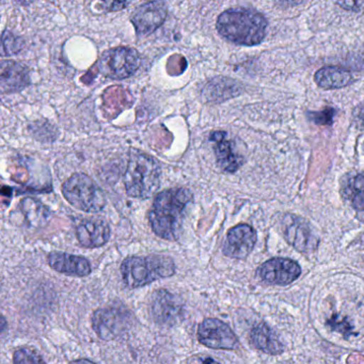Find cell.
Masks as SVG:
<instances>
[{
	"label": "cell",
	"mask_w": 364,
	"mask_h": 364,
	"mask_svg": "<svg viewBox=\"0 0 364 364\" xmlns=\"http://www.w3.org/2000/svg\"><path fill=\"white\" fill-rule=\"evenodd\" d=\"M130 312L122 307H107L93 313L92 326L101 340L111 341L120 338L130 328Z\"/></svg>",
	"instance_id": "7"
},
{
	"label": "cell",
	"mask_w": 364,
	"mask_h": 364,
	"mask_svg": "<svg viewBox=\"0 0 364 364\" xmlns=\"http://www.w3.org/2000/svg\"><path fill=\"white\" fill-rule=\"evenodd\" d=\"M160 175L162 169L155 158L143 152H133L124 175L126 194L133 198H150L160 187Z\"/></svg>",
	"instance_id": "4"
},
{
	"label": "cell",
	"mask_w": 364,
	"mask_h": 364,
	"mask_svg": "<svg viewBox=\"0 0 364 364\" xmlns=\"http://www.w3.org/2000/svg\"><path fill=\"white\" fill-rule=\"evenodd\" d=\"M13 361L14 364H45L41 355L31 347L18 349L14 353Z\"/></svg>",
	"instance_id": "23"
},
{
	"label": "cell",
	"mask_w": 364,
	"mask_h": 364,
	"mask_svg": "<svg viewBox=\"0 0 364 364\" xmlns=\"http://www.w3.org/2000/svg\"><path fill=\"white\" fill-rule=\"evenodd\" d=\"M104 9L107 10V11H118V10L126 9L128 6V3L126 1H105V3L101 4Z\"/></svg>",
	"instance_id": "27"
},
{
	"label": "cell",
	"mask_w": 364,
	"mask_h": 364,
	"mask_svg": "<svg viewBox=\"0 0 364 364\" xmlns=\"http://www.w3.org/2000/svg\"><path fill=\"white\" fill-rule=\"evenodd\" d=\"M314 79L321 88L331 90L344 88L351 84L353 77L346 70L336 67H326L315 73Z\"/></svg>",
	"instance_id": "19"
},
{
	"label": "cell",
	"mask_w": 364,
	"mask_h": 364,
	"mask_svg": "<svg viewBox=\"0 0 364 364\" xmlns=\"http://www.w3.org/2000/svg\"><path fill=\"white\" fill-rule=\"evenodd\" d=\"M168 7L164 1H150L139 6L131 16V22L136 29L137 35H151L158 31L166 21Z\"/></svg>",
	"instance_id": "10"
},
{
	"label": "cell",
	"mask_w": 364,
	"mask_h": 364,
	"mask_svg": "<svg viewBox=\"0 0 364 364\" xmlns=\"http://www.w3.org/2000/svg\"><path fill=\"white\" fill-rule=\"evenodd\" d=\"M282 231L287 243L299 253H312L319 247V238L310 224L297 216H285Z\"/></svg>",
	"instance_id": "9"
},
{
	"label": "cell",
	"mask_w": 364,
	"mask_h": 364,
	"mask_svg": "<svg viewBox=\"0 0 364 364\" xmlns=\"http://www.w3.org/2000/svg\"><path fill=\"white\" fill-rule=\"evenodd\" d=\"M21 205H22L25 217L33 226L43 224L50 216L48 209L33 199H24L21 202Z\"/></svg>",
	"instance_id": "21"
},
{
	"label": "cell",
	"mask_w": 364,
	"mask_h": 364,
	"mask_svg": "<svg viewBox=\"0 0 364 364\" xmlns=\"http://www.w3.org/2000/svg\"><path fill=\"white\" fill-rule=\"evenodd\" d=\"M62 194L70 204L87 213L101 211L106 205L103 190L84 173L71 175L63 183Z\"/></svg>",
	"instance_id": "5"
},
{
	"label": "cell",
	"mask_w": 364,
	"mask_h": 364,
	"mask_svg": "<svg viewBox=\"0 0 364 364\" xmlns=\"http://www.w3.org/2000/svg\"><path fill=\"white\" fill-rule=\"evenodd\" d=\"M151 314L154 321L160 326L175 325L184 314V304L177 296L166 289H160L153 294Z\"/></svg>",
	"instance_id": "11"
},
{
	"label": "cell",
	"mask_w": 364,
	"mask_h": 364,
	"mask_svg": "<svg viewBox=\"0 0 364 364\" xmlns=\"http://www.w3.org/2000/svg\"><path fill=\"white\" fill-rule=\"evenodd\" d=\"M302 274V268L291 259L275 258L262 264L258 276L262 281L272 285H287L294 282Z\"/></svg>",
	"instance_id": "12"
},
{
	"label": "cell",
	"mask_w": 364,
	"mask_h": 364,
	"mask_svg": "<svg viewBox=\"0 0 364 364\" xmlns=\"http://www.w3.org/2000/svg\"><path fill=\"white\" fill-rule=\"evenodd\" d=\"M257 243V233L249 224H241L228 231L224 241V255L232 259L243 260L250 255Z\"/></svg>",
	"instance_id": "13"
},
{
	"label": "cell",
	"mask_w": 364,
	"mask_h": 364,
	"mask_svg": "<svg viewBox=\"0 0 364 364\" xmlns=\"http://www.w3.org/2000/svg\"><path fill=\"white\" fill-rule=\"evenodd\" d=\"M353 121L358 128L364 130V103L360 104L353 110Z\"/></svg>",
	"instance_id": "26"
},
{
	"label": "cell",
	"mask_w": 364,
	"mask_h": 364,
	"mask_svg": "<svg viewBox=\"0 0 364 364\" xmlns=\"http://www.w3.org/2000/svg\"><path fill=\"white\" fill-rule=\"evenodd\" d=\"M24 41L22 38L16 37L10 31H4L3 45H1V55L3 57L11 56V55L18 54L24 48Z\"/></svg>",
	"instance_id": "22"
},
{
	"label": "cell",
	"mask_w": 364,
	"mask_h": 364,
	"mask_svg": "<svg viewBox=\"0 0 364 364\" xmlns=\"http://www.w3.org/2000/svg\"><path fill=\"white\" fill-rule=\"evenodd\" d=\"M250 340L255 348L268 355H279L285 351L282 343L265 324H259L253 328Z\"/></svg>",
	"instance_id": "18"
},
{
	"label": "cell",
	"mask_w": 364,
	"mask_h": 364,
	"mask_svg": "<svg viewBox=\"0 0 364 364\" xmlns=\"http://www.w3.org/2000/svg\"><path fill=\"white\" fill-rule=\"evenodd\" d=\"M347 200L357 211H364V173L355 175L349 180L346 187Z\"/></svg>",
	"instance_id": "20"
},
{
	"label": "cell",
	"mask_w": 364,
	"mask_h": 364,
	"mask_svg": "<svg viewBox=\"0 0 364 364\" xmlns=\"http://www.w3.org/2000/svg\"><path fill=\"white\" fill-rule=\"evenodd\" d=\"M175 274V262L164 255H133L126 258L121 265L122 279L131 289L145 287L160 279L170 278Z\"/></svg>",
	"instance_id": "3"
},
{
	"label": "cell",
	"mask_w": 364,
	"mask_h": 364,
	"mask_svg": "<svg viewBox=\"0 0 364 364\" xmlns=\"http://www.w3.org/2000/svg\"><path fill=\"white\" fill-rule=\"evenodd\" d=\"M336 114V110L332 109V108H327V109L321 110V111L311 112L310 118L313 122L319 124V126H330Z\"/></svg>",
	"instance_id": "25"
},
{
	"label": "cell",
	"mask_w": 364,
	"mask_h": 364,
	"mask_svg": "<svg viewBox=\"0 0 364 364\" xmlns=\"http://www.w3.org/2000/svg\"><path fill=\"white\" fill-rule=\"evenodd\" d=\"M199 342L209 348L233 351L238 346V338L230 326L218 319H206L197 330Z\"/></svg>",
	"instance_id": "8"
},
{
	"label": "cell",
	"mask_w": 364,
	"mask_h": 364,
	"mask_svg": "<svg viewBox=\"0 0 364 364\" xmlns=\"http://www.w3.org/2000/svg\"><path fill=\"white\" fill-rule=\"evenodd\" d=\"M338 5L347 10H359V6H361V3H359V1H346V3H338Z\"/></svg>",
	"instance_id": "28"
},
{
	"label": "cell",
	"mask_w": 364,
	"mask_h": 364,
	"mask_svg": "<svg viewBox=\"0 0 364 364\" xmlns=\"http://www.w3.org/2000/svg\"><path fill=\"white\" fill-rule=\"evenodd\" d=\"M48 264L53 270L71 277H87L92 272L90 262L79 255L65 253H52L48 255Z\"/></svg>",
	"instance_id": "17"
},
{
	"label": "cell",
	"mask_w": 364,
	"mask_h": 364,
	"mask_svg": "<svg viewBox=\"0 0 364 364\" xmlns=\"http://www.w3.org/2000/svg\"><path fill=\"white\" fill-rule=\"evenodd\" d=\"M221 37L238 45L261 43L268 31V21L255 10L235 8L222 12L216 23Z\"/></svg>",
	"instance_id": "2"
},
{
	"label": "cell",
	"mask_w": 364,
	"mask_h": 364,
	"mask_svg": "<svg viewBox=\"0 0 364 364\" xmlns=\"http://www.w3.org/2000/svg\"><path fill=\"white\" fill-rule=\"evenodd\" d=\"M327 326H329L332 330L340 332L344 336H355L353 326L351 325L346 317L342 316L340 314H333L327 321Z\"/></svg>",
	"instance_id": "24"
},
{
	"label": "cell",
	"mask_w": 364,
	"mask_h": 364,
	"mask_svg": "<svg viewBox=\"0 0 364 364\" xmlns=\"http://www.w3.org/2000/svg\"><path fill=\"white\" fill-rule=\"evenodd\" d=\"M192 194L186 188H173L160 192L154 199L149 213L150 226L160 238L179 239L186 209L192 203Z\"/></svg>",
	"instance_id": "1"
},
{
	"label": "cell",
	"mask_w": 364,
	"mask_h": 364,
	"mask_svg": "<svg viewBox=\"0 0 364 364\" xmlns=\"http://www.w3.org/2000/svg\"><path fill=\"white\" fill-rule=\"evenodd\" d=\"M31 84V76L27 67L12 60L1 61L0 67V90L6 93L18 92Z\"/></svg>",
	"instance_id": "15"
},
{
	"label": "cell",
	"mask_w": 364,
	"mask_h": 364,
	"mask_svg": "<svg viewBox=\"0 0 364 364\" xmlns=\"http://www.w3.org/2000/svg\"><path fill=\"white\" fill-rule=\"evenodd\" d=\"M200 364H220L219 362L216 361V360L211 359V358H205V359L202 360Z\"/></svg>",
	"instance_id": "30"
},
{
	"label": "cell",
	"mask_w": 364,
	"mask_h": 364,
	"mask_svg": "<svg viewBox=\"0 0 364 364\" xmlns=\"http://www.w3.org/2000/svg\"><path fill=\"white\" fill-rule=\"evenodd\" d=\"M110 228L107 222L96 218L82 220L76 228V237L86 248H99L109 241Z\"/></svg>",
	"instance_id": "14"
},
{
	"label": "cell",
	"mask_w": 364,
	"mask_h": 364,
	"mask_svg": "<svg viewBox=\"0 0 364 364\" xmlns=\"http://www.w3.org/2000/svg\"><path fill=\"white\" fill-rule=\"evenodd\" d=\"M209 140L214 143V151L216 154L218 166L226 172L233 173L238 170L243 164L241 156L234 151L233 143L226 139V133L217 131L209 136Z\"/></svg>",
	"instance_id": "16"
},
{
	"label": "cell",
	"mask_w": 364,
	"mask_h": 364,
	"mask_svg": "<svg viewBox=\"0 0 364 364\" xmlns=\"http://www.w3.org/2000/svg\"><path fill=\"white\" fill-rule=\"evenodd\" d=\"M140 63V55L135 48L121 46L106 50L97 62V69L106 77L124 79L134 75Z\"/></svg>",
	"instance_id": "6"
},
{
	"label": "cell",
	"mask_w": 364,
	"mask_h": 364,
	"mask_svg": "<svg viewBox=\"0 0 364 364\" xmlns=\"http://www.w3.org/2000/svg\"><path fill=\"white\" fill-rule=\"evenodd\" d=\"M70 364H96L94 362L90 361L88 359H79L75 360V361L71 362Z\"/></svg>",
	"instance_id": "29"
}]
</instances>
